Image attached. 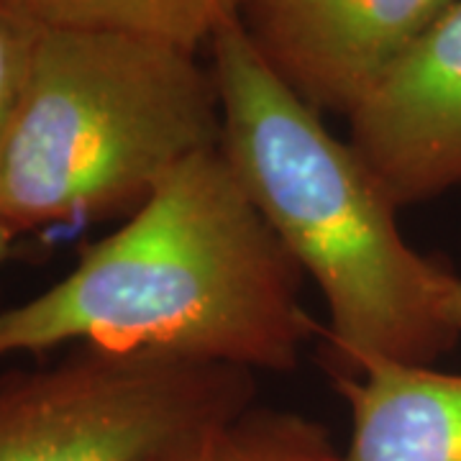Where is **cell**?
Segmentation results:
<instances>
[{"label": "cell", "mask_w": 461, "mask_h": 461, "mask_svg": "<svg viewBox=\"0 0 461 461\" xmlns=\"http://www.w3.org/2000/svg\"><path fill=\"white\" fill-rule=\"evenodd\" d=\"M441 308H444L446 323L461 333V277L451 275L444 282V295H441Z\"/></svg>", "instance_id": "11"}, {"label": "cell", "mask_w": 461, "mask_h": 461, "mask_svg": "<svg viewBox=\"0 0 461 461\" xmlns=\"http://www.w3.org/2000/svg\"><path fill=\"white\" fill-rule=\"evenodd\" d=\"M346 118L348 144L397 208L461 187V0Z\"/></svg>", "instance_id": "6"}, {"label": "cell", "mask_w": 461, "mask_h": 461, "mask_svg": "<svg viewBox=\"0 0 461 461\" xmlns=\"http://www.w3.org/2000/svg\"><path fill=\"white\" fill-rule=\"evenodd\" d=\"M14 239H16V230L11 229L8 223H3L0 221V262L8 257V251H11V244H14Z\"/></svg>", "instance_id": "12"}, {"label": "cell", "mask_w": 461, "mask_h": 461, "mask_svg": "<svg viewBox=\"0 0 461 461\" xmlns=\"http://www.w3.org/2000/svg\"><path fill=\"white\" fill-rule=\"evenodd\" d=\"M303 272L221 149L172 169L41 295L0 311V359L83 341L247 372H293L321 326Z\"/></svg>", "instance_id": "1"}, {"label": "cell", "mask_w": 461, "mask_h": 461, "mask_svg": "<svg viewBox=\"0 0 461 461\" xmlns=\"http://www.w3.org/2000/svg\"><path fill=\"white\" fill-rule=\"evenodd\" d=\"M213 72L195 51L129 33L44 29L0 157V221L136 211L172 169L221 149Z\"/></svg>", "instance_id": "3"}, {"label": "cell", "mask_w": 461, "mask_h": 461, "mask_svg": "<svg viewBox=\"0 0 461 461\" xmlns=\"http://www.w3.org/2000/svg\"><path fill=\"white\" fill-rule=\"evenodd\" d=\"M357 369L333 377L351 415L341 461H461V375L377 357Z\"/></svg>", "instance_id": "7"}, {"label": "cell", "mask_w": 461, "mask_h": 461, "mask_svg": "<svg viewBox=\"0 0 461 461\" xmlns=\"http://www.w3.org/2000/svg\"><path fill=\"white\" fill-rule=\"evenodd\" d=\"M456 0H244L264 62L315 113L348 115Z\"/></svg>", "instance_id": "5"}, {"label": "cell", "mask_w": 461, "mask_h": 461, "mask_svg": "<svg viewBox=\"0 0 461 461\" xmlns=\"http://www.w3.org/2000/svg\"><path fill=\"white\" fill-rule=\"evenodd\" d=\"M44 29L129 33L198 51L244 0H0Z\"/></svg>", "instance_id": "8"}, {"label": "cell", "mask_w": 461, "mask_h": 461, "mask_svg": "<svg viewBox=\"0 0 461 461\" xmlns=\"http://www.w3.org/2000/svg\"><path fill=\"white\" fill-rule=\"evenodd\" d=\"M208 47L221 151L300 272L313 277L333 351L354 369L372 357L429 366L459 336L441 308L448 272L405 241L400 208L375 172L282 83L239 18Z\"/></svg>", "instance_id": "2"}, {"label": "cell", "mask_w": 461, "mask_h": 461, "mask_svg": "<svg viewBox=\"0 0 461 461\" xmlns=\"http://www.w3.org/2000/svg\"><path fill=\"white\" fill-rule=\"evenodd\" d=\"M254 372L85 346L0 379V461H147L254 408Z\"/></svg>", "instance_id": "4"}, {"label": "cell", "mask_w": 461, "mask_h": 461, "mask_svg": "<svg viewBox=\"0 0 461 461\" xmlns=\"http://www.w3.org/2000/svg\"><path fill=\"white\" fill-rule=\"evenodd\" d=\"M147 461H341V451L313 418L249 408Z\"/></svg>", "instance_id": "9"}, {"label": "cell", "mask_w": 461, "mask_h": 461, "mask_svg": "<svg viewBox=\"0 0 461 461\" xmlns=\"http://www.w3.org/2000/svg\"><path fill=\"white\" fill-rule=\"evenodd\" d=\"M41 33L44 26L0 3V157L26 95Z\"/></svg>", "instance_id": "10"}]
</instances>
